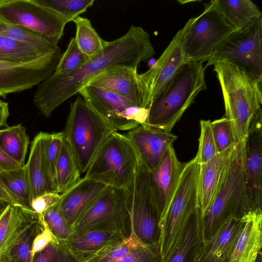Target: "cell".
I'll list each match as a JSON object with an SVG mask.
<instances>
[{"instance_id":"30bf717a","label":"cell","mask_w":262,"mask_h":262,"mask_svg":"<svg viewBox=\"0 0 262 262\" xmlns=\"http://www.w3.org/2000/svg\"><path fill=\"white\" fill-rule=\"evenodd\" d=\"M94 230L115 231L125 238L133 235L126 189L107 186L73 227V232Z\"/></svg>"},{"instance_id":"f907efd6","label":"cell","mask_w":262,"mask_h":262,"mask_svg":"<svg viewBox=\"0 0 262 262\" xmlns=\"http://www.w3.org/2000/svg\"><path fill=\"white\" fill-rule=\"evenodd\" d=\"M255 262H262V252H260L258 254L257 257Z\"/></svg>"},{"instance_id":"e0dca14e","label":"cell","mask_w":262,"mask_h":262,"mask_svg":"<svg viewBox=\"0 0 262 262\" xmlns=\"http://www.w3.org/2000/svg\"><path fill=\"white\" fill-rule=\"evenodd\" d=\"M261 108L255 115L245 140V172L251 210L262 206Z\"/></svg>"},{"instance_id":"c3c4849f","label":"cell","mask_w":262,"mask_h":262,"mask_svg":"<svg viewBox=\"0 0 262 262\" xmlns=\"http://www.w3.org/2000/svg\"><path fill=\"white\" fill-rule=\"evenodd\" d=\"M9 116L8 103L0 100V127L7 126V120Z\"/></svg>"},{"instance_id":"44dd1931","label":"cell","mask_w":262,"mask_h":262,"mask_svg":"<svg viewBox=\"0 0 262 262\" xmlns=\"http://www.w3.org/2000/svg\"><path fill=\"white\" fill-rule=\"evenodd\" d=\"M242 225L231 247L228 262H255L262 247V210H252L242 217Z\"/></svg>"},{"instance_id":"7c38bea8","label":"cell","mask_w":262,"mask_h":262,"mask_svg":"<svg viewBox=\"0 0 262 262\" xmlns=\"http://www.w3.org/2000/svg\"><path fill=\"white\" fill-rule=\"evenodd\" d=\"M78 93L117 132L146 124L149 108L138 106L124 97L91 85H85Z\"/></svg>"},{"instance_id":"5b68a950","label":"cell","mask_w":262,"mask_h":262,"mask_svg":"<svg viewBox=\"0 0 262 262\" xmlns=\"http://www.w3.org/2000/svg\"><path fill=\"white\" fill-rule=\"evenodd\" d=\"M115 131L80 95L71 103L62 133L81 173H85L100 147Z\"/></svg>"},{"instance_id":"7dc6e473","label":"cell","mask_w":262,"mask_h":262,"mask_svg":"<svg viewBox=\"0 0 262 262\" xmlns=\"http://www.w3.org/2000/svg\"><path fill=\"white\" fill-rule=\"evenodd\" d=\"M20 167L0 147V170H8Z\"/></svg>"},{"instance_id":"60d3db41","label":"cell","mask_w":262,"mask_h":262,"mask_svg":"<svg viewBox=\"0 0 262 262\" xmlns=\"http://www.w3.org/2000/svg\"><path fill=\"white\" fill-rule=\"evenodd\" d=\"M63 139L62 132L51 134L47 148L46 162L51 191L57 192L56 165Z\"/></svg>"},{"instance_id":"ab89813d","label":"cell","mask_w":262,"mask_h":262,"mask_svg":"<svg viewBox=\"0 0 262 262\" xmlns=\"http://www.w3.org/2000/svg\"><path fill=\"white\" fill-rule=\"evenodd\" d=\"M88 59L80 50L73 37L65 52L62 53L54 73L60 76L67 75L80 68Z\"/></svg>"},{"instance_id":"484cf974","label":"cell","mask_w":262,"mask_h":262,"mask_svg":"<svg viewBox=\"0 0 262 262\" xmlns=\"http://www.w3.org/2000/svg\"><path fill=\"white\" fill-rule=\"evenodd\" d=\"M204 242L199 208L189 218L165 262H197Z\"/></svg>"},{"instance_id":"8fae6325","label":"cell","mask_w":262,"mask_h":262,"mask_svg":"<svg viewBox=\"0 0 262 262\" xmlns=\"http://www.w3.org/2000/svg\"><path fill=\"white\" fill-rule=\"evenodd\" d=\"M126 190L133 234L144 244L160 246V219L151 195L149 170L139 158L134 180Z\"/></svg>"},{"instance_id":"8d00e7d4","label":"cell","mask_w":262,"mask_h":262,"mask_svg":"<svg viewBox=\"0 0 262 262\" xmlns=\"http://www.w3.org/2000/svg\"><path fill=\"white\" fill-rule=\"evenodd\" d=\"M90 258L75 253L66 241L55 239L34 255L32 262H88Z\"/></svg>"},{"instance_id":"603a6c76","label":"cell","mask_w":262,"mask_h":262,"mask_svg":"<svg viewBox=\"0 0 262 262\" xmlns=\"http://www.w3.org/2000/svg\"><path fill=\"white\" fill-rule=\"evenodd\" d=\"M40 215L10 204L0 217V262H7L10 251L23 231Z\"/></svg>"},{"instance_id":"3957f363","label":"cell","mask_w":262,"mask_h":262,"mask_svg":"<svg viewBox=\"0 0 262 262\" xmlns=\"http://www.w3.org/2000/svg\"><path fill=\"white\" fill-rule=\"evenodd\" d=\"M213 66L223 93L225 117L231 122L236 143L245 139L252 120L261 108V81L229 63Z\"/></svg>"},{"instance_id":"4316f807","label":"cell","mask_w":262,"mask_h":262,"mask_svg":"<svg viewBox=\"0 0 262 262\" xmlns=\"http://www.w3.org/2000/svg\"><path fill=\"white\" fill-rule=\"evenodd\" d=\"M242 222V218L230 217L209 240L204 242L197 262H228L231 247Z\"/></svg>"},{"instance_id":"d6986e66","label":"cell","mask_w":262,"mask_h":262,"mask_svg":"<svg viewBox=\"0 0 262 262\" xmlns=\"http://www.w3.org/2000/svg\"><path fill=\"white\" fill-rule=\"evenodd\" d=\"M235 145L199 165L198 198L202 217L207 212L219 190Z\"/></svg>"},{"instance_id":"681fc988","label":"cell","mask_w":262,"mask_h":262,"mask_svg":"<svg viewBox=\"0 0 262 262\" xmlns=\"http://www.w3.org/2000/svg\"><path fill=\"white\" fill-rule=\"evenodd\" d=\"M10 204L3 200H0V217L6 210Z\"/></svg>"},{"instance_id":"4dcf8cb0","label":"cell","mask_w":262,"mask_h":262,"mask_svg":"<svg viewBox=\"0 0 262 262\" xmlns=\"http://www.w3.org/2000/svg\"><path fill=\"white\" fill-rule=\"evenodd\" d=\"M81 173L68 142L63 139L56 165L57 192L62 194L81 180Z\"/></svg>"},{"instance_id":"9c48e42d","label":"cell","mask_w":262,"mask_h":262,"mask_svg":"<svg viewBox=\"0 0 262 262\" xmlns=\"http://www.w3.org/2000/svg\"><path fill=\"white\" fill-rule=\"evenodd\" d=\"M236 30L214 1L205 4L203 12L193 18L183 36L184 61H207L217 47Z\"/></svg>"},{"instance_id":"836d02e7","label":"cell","mask_w":262,"mask_h":262,"mask_svg":"<svg viewBox=\"0 0 262 262\" xmlns=\"http://www.w3.org/2000/svg\"><path fill=\"white\" fill-rule=\"evenodd\" d=\"M0 174L4 184L17 198L21 206L32 211L30 185L26 166L1 171Z\"/></svg>"},{"instance_id":"f35d334b","label":"cell","mask_w":262,"mask_h":262,"mask_svg":"<svg viewBox=\"0 0 262 262\" xmlns=\"http://www.w3.org/2000/svg\"><path fill=\"white\" fill-rule=\"evenodd\" d=\"M40 215L47 227L56 238L66 241L72 233L73 228L67 223L59 202Z\"/></svg>"},{"instance_id":"ee69618b","label":"cell","mask_w":262,"mask_h":262,"mask_svg":"<svg viewBox=\"0 0 262 262\" xmlns=\"http://www.w3.org/2000/svg\"><path fill=\"white\" fill-rule=\"evenodd\" d=\"M60 197L61 194L57 192H44L36 196L31 201V210L40 215L48 208L58 203L60 200Z\"/></svg>"},{"instance_id":"277c9868","label":"cell","mask_w":262,"mask_h":262,"mask_svg":"<svg viewBox=\"0 0 262 262\" xmlns=\"http://www.w3.org/2000/svg\"><path fill=\"white\" fill-rule=\"evenodd\" d=\"M245 140L235 144L219 190L202 217L204 242L209 240L230 217L241 219L252 210L245 172Z\"/></svg>"},{"instance_id":"f546056e","label":"cell","mask_w":262,"mask_h":262,"mask_svg":"<svg viewBox=\"0 0 262 262\" xmlns=\"http://www.w3.org/2000/svg\"><path fill=\"white\" fill-rule=\"evenodd\" d=\"M29 143L26 129L21 124L0 130V147L20 167L26 164Z\"/></svg>"},{"instance_id":"1f68e13d","label":"cell","mask_w":262,"mask_h":262,"mask_svg":"<svg viewBox=\"0 0 262 262\" xmlns=\"http://www.w3.org/2000/svg\"><path fill=\"white\" fill-rule=\"evenodd\" d=\"M72 21L75 25V42L80 50L89 58L98 54L104 47V40L93 27L90 20L78 16Z\"/></svg>"},{"instance_id":"4fadbf2b","label":"cell","mask_w":262,"mask_h":262,"mask_svg":"<svg viewBox=\"0 0 262 262\" xmlns=\"http://www.w3.org/2000/svg\"><path fill=\"white\" fill-rule=\"evenodd\" d=\"M0 16L10 24L30 30L57 44L68 23L35 0H0Z\"/></svg>"},{"instance_id":"e575fe53","label":"cell","mask_w":262,"mask_h":262,"mask_svg":"<svg viewBox=\"0 0 262 262\" xmlns=\"http://www.w3.org/2000/svg\"><path fill=\"white\" fill-rule=\"evenodd\" d=\"M0 35L29 43L46 54L59 48L57 43L48 38L26 28L10 24L1 16Z\"/></svg>"},{"instance_id":"ba28073f","label":"cell","mask_w":262,"mask_h":262,"mask_svg":"<svg viewBox=\"0 0 262 262\" xmlns=\"http://www.w3.org/2000/svg\"><path fill=\"white\" fill-rule=\"evenodd\" d=\"M218 62L235 66L262 81V17L253 19L225 39L205 68Z\"/></svg>"},{"instance_id":"7bdbcfd3","label":"cell","mask_w":262,"mask_h":262,"mask_svg":"<svg viewBox=\"0 0 262 262\" xmlns=\"http://www.w3.org/2000/svg\"><path fill=\"white\" fill-rule=\"evenodd\" d=\"M199 148L196 155L199 165L207 162L217 154L210 120L200 121Z\"/></svg>"},{"instance_id":"d6a6232c","label":"cell","mask_w":262,"mask_h":262,"mask_svg":"<svg viewBox=\"0 0 262 262\" xmlns=\"http://www.w3.org/2000/svg\"><path fill=\"white\" fill-rule=\"evenodd\" d=\"M45 55L46 54L29 43L0 35L1 60L24 63L34 60Z\"/></svg>"},{"instance_id":"52a82bcc","label":"cell","mask_w":262,"mask_h":262,"mask_svg":"<svg viewBox=\"0 0 262 262\" xmlns=\"http://www.w3.org/2000/svg\"><path fill=\"white\" fill-rule=\"evenodd\" d=\"M199 165L196 156L184 163L162 225L159 245L162 262L166 261L189 218L198 208Z\"/></svg>"},{"instance_id":"2e32d148","label":"cell","mask_w":262,"mask_h":262,"mask_svg":"<svg viewBox=\"0 0 262 262\" xmlns=\"http://www.w3.org/2000/svg\"><path fill=\"white\" fill-rule=\"evenodd\" d=\"M184 163L178 160L174 148L170 146L166 149L157 167L153 171H149L150 188L159 216L161 230Z\"/></svg>"},{"instance_id":"5bb4252c","label":"cell","mask_w":262,"mask_h":262,"mask_svg":"<svg viewBox=\"0 0 262 262\" xmlns=\"http://www.w3.org/2000/svg\"><path fill=\"white\" fill-rule=\"evenodd\" d=\"M62 55L60 48L34 60L13 63L0 60V97L31 89L53 74Z\"/></svg>"},{"instance_id":"83f0119b","label":"cell","mask_w":262,"mask_h":262,"mask_svg":"<svg viewBox=\"0 0 262 262\" xmlns=\"http://www.w3.org/2000/svg\"><path fill=\"white\" fill-rule=\"evenodd\" d=\"M125 239L118 232L94 230L73 232L66 242L73 251L82 254L90 259L120 244Z\"/></svg>"},{"instance_id":"74e56055","label":"cell","mask_w":262,"mask_h":262,"mask_svg":"<svg viewBox=\"0 0 262 262\" xmlns=\"http://www.w3.org/2000/svg\"><path fill=\"white\" fill-rule=\"evenodd\" d=\"M39 4L54 11L69 23L84 13L94 0H35Z\"/></svg>"},{"instance_id":"9a60e30c","label":"cell","mask_w":262,"mask_h":262,"mask_svg":"<svg viewBox=\"0 0 262 262\" xmlns=\"http://www.w3.org/2000/svg\"><path fill=\"white\" fill-rule=\"evenodd\" d=\"M189 19L177 33L165 51L145 72L140 74L145 106L149 108L153 98L171 80L185 62L182 51L183 36L192 23Z\"/></svg>"},{"instance_id":"7a4b0ae2","label":"cell","mask_w":262,"mask_h":262,"mask_svg":"<svg viewBox=\"0 0 262 262\" xmlns=\"http://www.w3.org/2000/svg\"><path fill=\"white\" fill-rule=\"evenodd\" d=\"M203 62H184L152 99L146 125L171 132L195 97L207 89Z\"/></svg>"},{"instance_id":"7402d4cb","label":"cell","mask_w":262,"mask_h":262,"mask_svg":"<svg viewBox=\"0 0 262 262\" xmlns=\"http://www.w3.org/2000/svg\"><path fill=\"white\" fill-rule=\"evenodd\" d=\"M107 187L85 177L61 194L59 206L68 224L73 228Z\"/></svg>"},{"instance_id":"d590c367","label":"cell","mask_w":262,"mask_h":262,"mask_svg":"<svg viewBox=\"0 0 262 262\" xmlns=\"http://www.w3.org/2000/svg\"><path fill=\"white\" fill-rule=\"evenodd\" d=\"M41 216L23 231L10 251L7 262H32L31 251L35 237L45 229Z\"/></svg>"},{"instance_id":"f1b7e54d","label":"cell","mask_w":262,"mask_h":262,"mask_svg":"<svg viewBox=\"0 0 262 262\" xmlns=\"http://www.w3.org/2000/svg\"><path fill=\"white\" fill-rule=\"evenodd\" d=\"M218 10L226 19L238 30L253 19L261 17L258 7L250 0H215Z\"/></svg>"},{"instance_id":"8992f818","label":"cell","mask_w":262,"mask_h":262,"mask_svg":"<svg viewBox=\"0 0 262 262\" xmlns=\"http://www.w3.org/2000/svg\"><path fill=\"white\" fill-rule=\"evenodd\" d=\"M139 158L126 135L115 131L100 147L84 177L107 186L126 189L133 183Z\"/></svg>"},{"instance_id":"f6af8a7d","label":"cell","mask_w":262,"mask_h":262,"mask_svg":"<svg viewBox=\"0 0 262 262\" xmlns=\"http://www.w3.org/2000/svg\"><path fill=\"white\" fill-rule=\"evenodd\" d=\"M55 239L56 238L51 233L45 225L43 230L35 237L33 241L31 251L32 261L36 253L42 250L51 241Z\"/></svg>"},{"instance_id":"d4e9b609","label":"cell","mask_w":262,"mask_h":262,"mask_svg":"<svg viewBox=\"0 0 262 262\" xmlns=\"http://www.w3.org/2000/svg\"><path fill=\"white\" fill-rule=\"evenodd\" d=\"M51 134L40 132L31 143L30 155L25 164L31 189V202L36 196L51 191L49 187L46 155Z\"/></svg>"},{"instance_id":"bcb514c9","label":"cell","mask_w":262,"mask_h":262,"mask_svg":"<svg viewBox=\"0 0 262 262\" xmlns=\"http://www.w3.org/2000/svg\"><path fill=\"white\" fill-rule=\"evenodd\" d=\"M0 170V173H1ZM0 200L10 204L21 206L17 198L12 193L4 184L0 174Z\"/></svg>"},{"instance_id":"6da1fadb","label":"cell","mask_w":262,"mask_h":262,"mask_svg":"<svg viewBox=\"0 0 262 262\" xmlns=\"http://www.w3.org/2000/svg\"><path fill=\"white\" fill-rule=\"evenodd\" d=\"M155 54L148 33L141 27L132 25L121 37L106 41L98 54L74 72L64 76L53 73L42 81L35 92L34 103L49 117L60 104L102 72L118 67L138 69L142 62Z\"/></svg>"},{"instance_id":"ffe728a7","label":"cell","mask_w":262,"mask_h":262,"mask_svg":"<svg viewBox=\"0 0 262 262\" xmlns=\"http://www.w3.org/2000/svg\"><path fill=\"white\" fill-rule=\"evenodd\" d=\"M136 68L118 67L105 71L93 78L87 85L105 89L147 108L142 90L140 74Z\"/></svg>"},{"instance_id":"b9f144b4","label":"cell","mask_w":262,"mask_h":262,"mask_svg":"<svg viewBox=\"0 0 262 262\" xmlns=\"http://www.w3.org/2000/svg\"><path fill=\"white\" fill-rule=\"evenodd\" d=\"M211 127L217 154L236 144L231 123L228 118L224 116L211 121Z\"/></svg>"},{"instance_id":"ac0fdd59","label":"cell","mask_w":262,"mask_h":262,"mask_svg":"<svg viewBox=\"0 0 262 262\" xmlns=\"http://www.w3.org/2000/svg\"><path fill=\"white\" fill-rule=\"evenodd\" d=\"M126 136L133 144L139 158L149 171L157 167L166 149L178 138L171 132L146 124L140 125L129 130Z\"/></svg>"},{"instance_id":"cb8c5ba5","label":"cell","mask_w":262,"mask_h":262,"mask_svg":"<svg viewBox=\"0 0 262 262\" xmlns=\"http://www.w3.org/2000/svg\"><path fill=\"white\" fill-rule=\"evenodd\" d=\"M88 262H162L159 246L144 244L133 234Z\"/></svg>"}]
</instances>
